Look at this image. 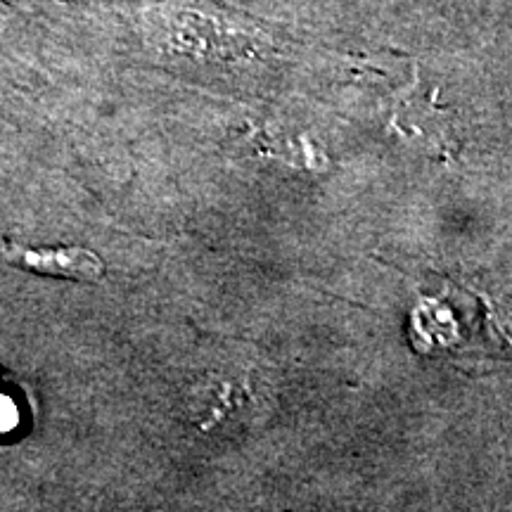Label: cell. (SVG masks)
Masks as SVG:
<instances>
[{
	"label": "cell",
	"mask_w": 512,
	"mask_h": 512,
	"mask_svg": "<svg viewBox=\"0 0 512 512\" xmlns=\"http://www.w3.org/2000/svg\"><path fill=\"white\" fill-rule=\"evenodd\" d=\"M0 256L10 266L24 268V271L81 280V283H98L107 273V266L100 259V254L86 247L3 245L0 247Z\"/></svg>",
	"instance_id": "obj_1"
},
{
	"label": "cell",
	"mask_w": 512,
	"mask_h": 512,
	"mask_svg": "<svg viewBox=\"0 0 512 512\" xmlns=\"http://www.w3.org/2000/svg\"><path fill=\"white\" fill-rule=\"evenodd\" d=\"M394 121L399 126V131L403 136L411 138H420L422 145L432 147L437 152H448V128L444 126V121L439 117V110L434 105L422 107V102L418 98H411L406 102H401L394 112Z\"/></svg>",
	"instance_id": "obj_2"
}]
</instances>
